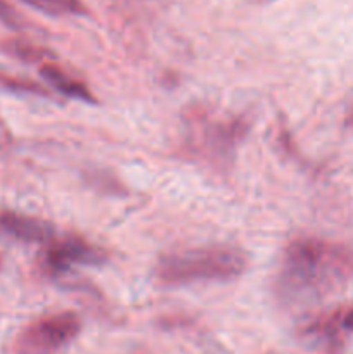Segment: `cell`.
I'll return each mask as SVG.
<instances>
[{"instance_id":"3957f363","label":"cell","mask_w":353,"mask_h":354,"mask_svg":"<svg viewBox=\"0 0 353 354\" xmlns=\"http://www.w3.org/2000/svg\"><path fill=\"white\" fill-rule=\"evenodd\" d=\"M80 324L75 313H59L31 324L19 339L21 354H55L78 335Z\"/></svg>"},{"instance_id":"5b68a950","label":"cell","mask_w":353,"mask_h":354,"mask_svg":"<svg viewBox=\"0 0 353 354\" xmlns=\"http://www.w3.org/2000/svg\"><path fill=\"white\" fill-rule=\"evenodd\" d=\"M0 230L28 244H47L54 239V227L51 223L14 211H0Z\"/></svg>"},{"instance_id":"7a4b0ae2","label":"cell","mask_w":353,"mask_h":354,"mask_svg":"<svg viewBox=\"0 0 353 354\" xmlns=\"http://www.w3.org/2000/svg\"><path fill=\"white\" fill-rule=\"evenodd\" d=\"M246 268V254L235 248H199L163 256L158 263L165 283H192L201 280H230Z\"/></svg>"},{"instance_id":"30bf717a","label":"cell","mask_w":353,"mask_h":354,"mask_svg":"<svg viewBox=\"0 0 353 354\" xmlns=\"http://www.w3.org/2000/svg\"><path fill=\"white\" fill-rule=\"evenodd\" d=\"M346 124L353 128V106H352V109H350L348 116H346Z\"/></svg>"},{"instance_id":"ba28073f","label":"cell","mask_w":353,"mask_h":354,"mask_svg":"<svg viewBox=\"0 0 353 354\" xmlns=\"http://www.w3.org/2000/svg\"><path fill=\"white\" fill-rule=\"evenodd\" d=\"M0 19L7 21V23H12L14 21V10L10 9L6 0H0Z\"/></svg>"},{"instance_id":"9c48e42d","label":"cell","mask_w":353,"mask_h":354,"mask_svg":"<svg viewBox=\"0 0 353 354\" xmlns=\"http://www.w3.org/2000/svg\"><path fill=\"white\" fill-rule=\"evenodd\" d=\"M341 327L346 328V330H353V310L348 311V313L341 318Z\"/></svg>"},{"instance_id":"52a82bcc","label":"cell","mask_w":353,"mask_h":354,"mask_svg":"<svg viewBox=\"0 0 353 354\" xmlns=\"http://www.w3.org/2000/svg\"><path fill=\"white\" fill-rule=\"evenodd\" d=\"M24 2L51 16H80L87 10L82 0H24Z\"/></svg>"},{"instance_id":"277c9868","label":"cell","mask_w":353,"mask_h":354,"mask_svg":"<svg viewBox=\"0 0 353 354\" xmlns=\"http://www.w3.org/2000/svg\"><path fill=\"white\" fill-rule=\"evenodd\" d=\"M106 261V254L82 239L52 242L45 252V265L52 273H64L75 265L97 266Z\"/></svg>"},{"instance_id":"6da1fadb","label":"cell","mask_w":353,"mask_h":354,"mask_svg":"<svg viewBox=\"0 0 353 354\" xmlns=\"http://www.w3.org/2000/svg\"><path fill=\"white\" fill-rule=\"evenodd\" d=\"M352 258L343 249L315 239L291 242L279 272V294L294 303L327 289L350 268Z\"/></svg>"},{"instance_id":"8992f818","label":"cell","mask_w":353,"mask_h":354,"mask_svg":"<svg viewBox=\"0 0 353 354\" xmlns=\"http://www.w3.org/2000/svg\"><path fill=\"white\" fill-rule=\"evenodd\" d=\"M40 75L44 76V80L48 85H52V88L57 90L62 95L83 100V102H93L92 92L82 82L71 78V76L66 75L64 71H61L55 66H44L40 69Z\"/></svg>"}]
</instances>
